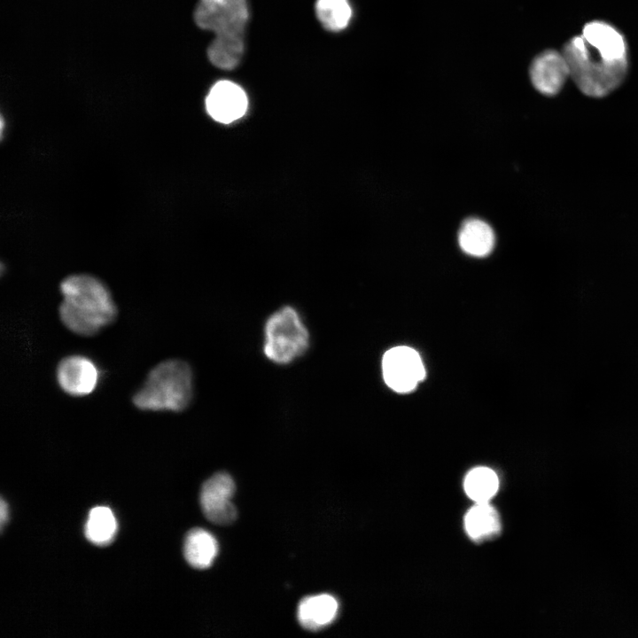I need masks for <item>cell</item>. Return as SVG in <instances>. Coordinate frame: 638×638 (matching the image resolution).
<instances>
[{"label":"cell","mask_w":638,"mask_h":638,"mask_svg":"<svg viewBox=\"0 0 638 638\" xmlns=\"http://www.w3.org/2000/svg\"><path fill=\"white\" fill-rule=\"evenodd\" d=\"M60 321L70 331L93 336L116 319L118 311L107 285L89 274H73L59 284Z\"/></svg>","instance_id":"1"},{"label":"cell","mask_w":638,"mask_h":638,"mask_svg":"<svg viewBox=\"0 0 638 638\" xmlns=\"http://www.w3.org/2000/svg\"><path fill=\"white\" fill-rule=\"evenodd\" d=\"M570 77L580 90L591 97H602L625 80L628 58H619L588 43L582 35L570 39L562 51Z\"/></svg>","instance_id":"2"},{"label":"cell","mask_w":638,"mask_h":638,"mask_svg":"<svg viewBox=\"0 0 638 638\" xmlns=\"http://www.w3.org/2000/svg\"><path fill=\"white\" fill-rule=\"evenodd\" d=\"M193 396V373L191 366L179 359L158 363L148 373L132 402L143 411L181 412Z\"/></svg>","instance_id":"3"},{"label":"cell","mask_w":638,"mask_h":638,"mask_svg":"<svg viewBox=\"0 0 638 638\" xmlns=\"http://www.w3.org/2000/svg\"><path fill=\"white\" fill-rule=\"evenodd\" d=\"M309 341L303 319L291 306L276 310L265 323L263 353L276 364H288L303 355Z\"/></svg>","instance_id":"4"},{"label":"cell","mask_w":638,"mask_h":638,"mask_svg":"<svg viewBox=\"0 0 638 638\" xmlns=\"http://www.w3.org/2000/svg\"><path fill=\"white\" fill-rule=\"evenodd\" d=\"M248 19L246 0H199L194 20L215 35H244Z\"/></svg>","instance_id":"5"},{"label":"cell","mask_w":638,"mask_h":638,"mask_svg":"<svg viewBox=\"0 0 638 638\" xmlns=\"http://www.w3.org/2000/svg\"><path fill=\"white\" fill-rule=\"evenodd\" d=\"M385 383L392 390L405 393L413 391L425 377V369L418 353L406 346L387 350L382 359Z\"/></svg>","instance_id":"6"},{"label":"cell","mask_w":638,"mask_h":638,"mask_svg":"<svg viewBox=\"0 0 638 638\" xmlns=\"http://www.w3.org/2000/svg\"><path fill=\"white\" fill-rule=\"evenodd\" d=\"M235 489L233 478L226 472H218L203 484L200 505L210 522L229 525L236 519L237 510L231 502Z\"/></svg>","instance_id":"7"},{"label":"cell","mask_w":638,"mask_h":638,"mask_svg":"<svg viewBox=\"0 0 638 638\" xmlns=\"http://www.w3.org/2000/svg\"><path fill=\"white\" fill-rule=\"evenodd\" d=\"M56 378L58 386L66 394L84 397L97 387L100 371L90 358L82 354H71L59 361Z\"/></svg>","instance_id":"8"},{"label":"cell","mask_w":638,"mask_h":638,"mask_svg":"<svg viewBox=\"0 0 638 638\" xmlns=\"http://www.w3.org/2000/svg\"><path fill=\"white\" fill-rule=\"evenodd\" d=\"M205 104L206 112L212 119L220 123L229 124L245 114L248 98L239 85L222 80L212 86Z\"/></svg>","instance_id":"9"},{"label":"cell","mask_w":638,"mask_h":638,"mask_svg":"<svg viewBox=\"0 0 638 638\" xmlns=\"http://www.w3.org/2000/svg\"><path fill=\"white\" fill-rule=\"evenodd\" d=\"M570 77L567 61L562 52L548 50L532 62L530 78L533 87L545 96L556 95Z\"/></svg>","instance_id":"10"},{"label":"cell","mask_w":638,"mask_h":638,"mask_svg":"<svg viewBox=\"0 0 638 638\" xmlns=\"http://www.w3.org/2000/svg\"><path fill=\"white\" fill-rule=\"evenodd\" d=\"M338 603L328 594L310 595L303 598L298 606V620L307 630H320L336 619Z\"/></svg>","instance_id":"11"},{"label":"cell","mask_w":638,"mask_h":638,"mask_svg":"<svg viewBox=\"0 0 638 638\" xmlns=\"http://www.w3.org/2000/svg\"><path fill=\"white\" fill-rule=\"evenodd\" d=\"M458 244L463 253L474 257H485L494 247L495 236L486 222L470 218L465 220L458 232Z\"/></svg>","instance_id":"12"},{"label":"cell","mask_w":638,"mask_h":638,"mask_svg":"<svg viewBox=\"0 0 638 638\" xmlns=\"http://www.w3.org/2000/svg\"><path fill=\"white\" fill-rule=\"evenodd\" d=\"M582 36L591 45L617 58H628V48L625 36L608 22L593 20L582 29Z\"/></svg>","instance_id":"13"},{"label":"cell","mask_w":638,"mask_h":638,"mask_svg":"<svg viewBox=\"0 0 638 638\" xmlns=\"http://www.w3.org/2000/svg\"><path fill=\"white\" fill-rule=\"evenodd\" d=\"M218 542L212 533L201 528L191 529L186 535L183 554L189 564L197 569L210 567L218 554Z\"/></svg>","instance_id":"14"},{"label":"cell","mask_w":638,"mask_h":638,"mask_svg":"<svg viewBox=\"0 0 638 638\" xmlns=\"http://www.w3.org/2000/svg\"><path fill=\"white\" fill-rule=\"evenodd\" d=\"M244 51V35H215L207 48V57L216 67L231 70L239 64Z\"/></svg>","instance_id":"15"},{"label":"cell","mask_w":638,"mask_h":638,"mask_svg":"<svg viewBox=\"0 0 638 638\" xmlns=\"http://www.w3.org/2000/svg\"><path fill=\"white\" fill-rule=\"evenodd\" d=\"M464 526L471 538L483 540L495 535L501 529V523L494 507L488 502H478L467 512Z\"/></svg>","instance_id":"16"},{"label":"cell","mask_w":638,"mask_h":638,"mask_svg":"<svg viewBox=\"0 0 638 638\" xmlns=\"http://www.w3.org/2000/svg\"><path fill=\"white\" fill-rule=\"evenodd\" d=\"M117 521L113 512L105 506L90 510L85 525L86 538L93 544H110L117 533Z\"/></svg>","instance_id":"17"},{"label":"cell","mask_w":638,"mask_h":638,"mask_svg":"<svg viewBox=\"0 0 638 638\" xmlns=\"http://www.w3.org/2000/svg\"><path fill=\"white\" fill-rule=\"evenodd\" d=\"M499 479L487 467H477L469 471L464 479V490L474 502H488L497 493Z\"/></svg>","instance_id":"18"},{"label":"cell","mask_w":638,"mask_h":638,"mask_svg":"<svg viewBox=\"0 0 638 638\" xmlns=\"http://www.w3.org/2000/svg\"><path fill=\"white\" fill-rule=\"evenodd\" d=\"M315 13L325 29L336 32L347 27L352 9L347 0H317Z\"/></svg>","instance_id":"19"},{"label":"cell","mask_w":638,"mask_h":638,"mask_svg":"<svg viewBox=\"0 0 638 638\" xmlns=\"http://www.w3.org/2000/svg\"><path fill=\"white\" fill-rule=\"evenodd\" d=\"M7 519H8V505L4 501V499H2L1 502H0V523H1L2 528L7 522Z\"/></svg>","instance_id":"20"}]
</instances>
